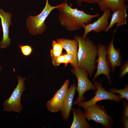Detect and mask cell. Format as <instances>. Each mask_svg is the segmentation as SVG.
Segmentation results:
<instances>
[{
    "instance_id": "cell-1",
    "label": "cell",
    "mask_w": 128,
    "mask_h": 128,
    "mask_svg": "<svg viewBox=\"0 0 128 128\" xmlns=\"http://www.w3.org/2000/svg\"><path fill=\"white\" fill-rule=\"evenodd\" d=\"M67 1L59 5L57 8L59 11V21L60 24L68 31L73 32L83 27L95 18L98 17L99 14L90 15L85 13L83 10L73 8L69 5Z\"/></svg>"
},
{
    "instance_id": "cell-2",
    "label": "cell",
    "mask_w": 128,
    "mask_h": 128,
    "mask_svg": "<svg viewBox=\"0 0 128 128\" xmlns=\"http://www.w3.org/2000/svg\"><path fill=\"white\" fill-rule=\"evenodd\" d=\"M74 39L78 43L77 68L85 69L91 77L97 68L96 59L98 55L97 46L87 37L84 38L82 36L76 35Z\"/></svg>"
},
{
    "instance_id": "cell-3",
    "label": "cell",
    "mask_w": 128,
    "mask_h": 128,
    "mask_svg": "<svg viewBox=\"0 0 128 128\" xmlns=\"http://www.w3.org/2000/svg\"><path fill=\"white\" fill-rule=\"evenodd\" d=\"M59 5L51 6L48 0H46L44 8L39 14L34 16H29L27 18L26 25L29 32L33 35L42 33L46 29L45 22L46 18L51 11Z\"/></svg>"
},
{
    "instance_id": "cell-4",
    "label": "cell",
    "mask_w": 128,
    "mask_h": 128,
    "mask_svg": "<svg viewBox=\"0 0 128 128\" xmlns=\"http://www.w3.org/2000/svg\"><path fill=\"white\" fill-rule=\"evenodd\" d=\"M71 71L76 76L77 79V86L76 90L78 93V97L77 100L73 102L74 104L76 105L86 99L83 96L86 91L90 90L95 91L97 89L95 85L89 79L88 73L86 70L73 68Z\"/></svg>"
},
{
    "instance_id": "cell-5",
    "label": "cell",
    "mask_w": 128,
    "mask_h": 128,
    "mask_svg": "<svg viewBox=\"0 0 128 128\" xmlns=\"http://www.w3.org/2000/svg\"><path fill=\"white\" fill-rule=\"evenodd\" d=\"M83 114L88 121L93 120L107 128H111L113 121L103 106L96 104L84 108Z\"/></svg>"
},
{
    "instance_id": "cell-6",
    "label": "cell",
    "mask_w": 128,
    "mask_h": 128,
    "mask_svg": "<svg viewBox=\"0 0 128 128\" xmlns=\"http://www.w3.org/2000/svg\"><path fill=\"white\" fill-rule=\"evenodd\" d=\"M18 83L11 96L3 102L4 111H13L19 113L23 108L21 104V97L23 92L25 90L24 82L26 78L17 75Z\"/></svg>"
},
{
    "instance_id": "cell-7",
    "label": "cell",
    "mask_w": 128,
    "mask_h": 128,
    "mask_svg": "<svg viewBox=\"0 0 128 128\" xmlns=\"http://www.w3.org/2000/svg\"><path fill=\"white\" fill-rule=\"evenodd\" d=\"M94 84L97 89L95 92V96L89 101H81L77 103V104L79 107H82L84 109L95 105L98 101L103 100L113 101L117 103L122 100L120 96L106 91L100 82L95 81Z\"/></svg>"
},
{
    "instance_id": "cell-8",
    "label": "cell",
    "mask_w": 128,
    "mask_h": 128,
    "mask_svg": "<svg viewBox=\"0 0 128 128\" xmlns=\"http://www.w3.org/2000/svg\"><path fill=\"white\" fill-rule=\"evenodd\" d=\"M98 48V58L96 60L98 63L96 72L91 82H93L96 78L101 74H103L106 77L108 83L111 85L112 83L110 80V74L112 71L108 66L106 59L107 55V46L101 43H99L97 45Z\"/></svg>"
},
{
    "instance_id": "cell-9",
    "label": "cell",
    "mask_w": 128,
    "mask_h": 128,
    "mask_svg": "<svg viewBox=\"0 0 128 128\" xmlns=\"http://www.w3.org/2000/svg\"><path fill=\"white\" fill-rule=\"evenodd\" d=\"M69 83V80H66L52 98L47 101L46 106L50 111L55 113L61 110L68 89Z\"/></svg>"
},
{
    "instance_id": "cell-10",
    "label": "cell",
    "mask_w": 128,
    "mask_h": 128,
    "mask_svg": "<svg viewBox=\"0 0 128 128\" xmlns=\"http://www.w3.org/2000/svg\"><path fill=\"white\" fill-rule=\"evenodd\" d=\"M111 10L107 9L103 12V15L96 21L87 25L84 24L83 27L84 31L82 37L86 38L87 34L90 32L97 33L103 31L106 32L109 24L108 20L111 15Z\"/></svg>"
},
{
    "instance_id": "cell-11",
    "label": "cell",
    "mask_w": 128,
    "mask_h": 128,
    "mask_svg": "<svg viewBox=\"0 0 128 128\" xmlns=\"http://www.w3.org/2000/svg\"><path fill=\"white\" fill-rule=\"evenodd\" d=\"M12 14L9 12H6L2 9H0V18L1 19L3 36L0 41V48L4 49L9 46L11 39L9 37V28L12 24L11 18Z\"/></svg>"
},
{
    "instance_id": "cell-12",
    "label": "cell",
    "mask_w": 128,
    "mask_h": 128,
    "mask_svg": "<svg viewBox=\"0 0 128 128\" xmlns=\"http://www.w3.org/2000/svg\"><path fill=\"white\" fill-rule=\"evenodd\" d=\"M116 31L114 32V35L110 41L107 46V56L106 59L108 64L111 69L113 73L114 72L116 67L120 66L122 60V57L119 49L114 48V39Z\"/></svg>"
},
{
    "instance_id": "cell-13",
    "label": "cell",
    "mask_w": 128,
    "mask_h": 128,
    "mask_svg": "<svg viewBox=\"0 0 128 128\" xmlns=\"http://www.w3.org/2000/svg\"><path fill=\"white\" fill-rule=\"evenodd\" d=\"M76 85L73 83L69 88L65 99L63 106L60 111L64 120L68 119L70 110H72L73 99L75 93Z\"/></svg>"
},
{
    "instance_id": "cell-14",
    "label": "cell",
    "mask_w": 128,
    "mask_h": 128,
    "mask_svg": "<svg viewBox=\"0 0 128 128\" xmlns=\"http://www.w3.org/2000/svg\"><path fill=\"white\" fill-rule=\"evenodd\" d=\"M126 8H122L113 12L111 17L110 22L106 29V32L109 31L116 23L117 28L123 25L127 24L126 18L128 16Z\"/></svg>"
},
{
    "instance_id": "cell-15",
    "label": "cell",
    "mask_w": 128,
    "mask_h": 128,
    "mask_svg": "<svg viewBox=\"0 0 128 128\" xmlns=\"http://www.w3.org/2000/svg\"><path fill=\"white\" fill-rule=\"evenodd\" d=\"M97 4L101 10L103 12L107 9L114 12L120 9L128 8L125 2L122 0H102Z\"/></svg>"
},
{
    "instance_id": "cell-16",
    "label": "cell",
    "mask_w": 128,
    "mask_h": 128,
    "mask_svg": "<svg viewBox=\"0 0 128 128\" xmlns=\"http://www.w3.org/2000/svg\"><path fill=\"white\" fill-rule=\"evenodd\" d=\"M72 110L73 115V120L70 128H91L86 119L82 112L80 108L78 109L73 108Z\"/></svg>"
},
{
    "instance_id": "cell-17",
    "label": "cell",
    "mask_w": 128,
    "mask_h": 128,
    "mask_svg": "<svg viewBox=\"0 0 128 128\" xmlns=\"http://www.w3.org/2000/svg\"><path fill=\"white\" fill-rule=\"evenodd\" d=\"M56 41L61 44L63 48L66 51L67 53L73 54L77 58V49L78 43L77 40L74 39L71 40L66 38H60L57 39Z\"/></svg>"
},
{
    "instance_id": "cell-18",
    "label": "cell",
    "mask_w": 128,
    "mask_h": 128,
    "mask_svg": "<svg viewBox=\"0 0 128 128\" xmlns=\"http://www.w3.org/2000/svg\"><path fill=\"white\" fill-rule=\"evenodd\" d=\"M109 91L114 94L117 93L120 95V97L122 99H125L128 100V85H125L124 88L123 89H119L114 87H112L109 90Z\"/></svg>"
},
{
    "instance_id": "cell-19",
    "label": "cell",
    "mask_w": 128,
    "mask_h": 128,
    "mask_svg": "<svg viewBox=\"0 0 128 128\" xmlns=\"http://www.w3.org/2000/svg\"><path fill=\"white\" fill-rule=\"evenodd\" d=\"M18 46L22 55L25 56H29L33 52V48L29 45L19 44Z\"/></svg>"
},
{
    "instance_id": "cell-20",
    "label": "cell",
    "mask_w": 128,
    "mask_h": 128,
    "mask_svg": "<svg viewBox=\"0 0 128 128\" xmlns=\"http://www.w3.org/2000/svg\"><path fill=\"white\" fill-rule=\"evenodd\" d=\"M52 63L53 65L56 67L60 64H64L65 62L64 55H62L60 56L57 57H51Z\"/></svg>"
},
{
    "instance_id": "cell-21",
    "label": "cell",
    "mask_w": 128,
    "mask_h": 128,
    "mask_svg": "<svg viewBox=\"0 0 128 128\" xmlns=\"http://www.w3.org/2000/svg\"><path fill=\"white\" fill-rule=\"evenodd\" d=\"M120 69L119 77H123L128 72V60L127 59L124 63L120 66Z\"/></svg>"
},
{
    "instance_id": "cell-22",
    "label": "cell",
    "mask_w": 128,
    "mask_h": 128,
    "mask_svg": "<svg viewBox=\"0 0 128 128\" xmlns=\"http://www.w3.org/2000/svg\"><path fill=\"white\" fill-rule=\"evenodd\" d=\"M52 49L53 50L57 51H62L63 48L60 44L56 41L53 40L52 43Z\"/></svg>"
},
{
    "instance_id": "cell-23",
    "label": "cell",
    "mask_w": 128,
    "mask_h": 128,
    "mask_svg": "<svg viewBox=\"0 0 128 128\" xmlns=\"http://www.w3.org/2000/svg\"><path fill=\"white\" fill-rule=\"evenodd\" d=\"M123 116L128 118V103L125 100L123 102Z\"/></svg>"
},
{
    "instance_id": "cell-24",
    "label": "cell",
    "mask_w": 128,
    "mask_h": 128,
    "mask_svg": "<svg viewBox=\"0 0 128 128\" xmlns=\"http://www.w3.org/2000/svg\"><path fill=\"white\" fill-rule=\"evenodd\" d=\"M102 0H78L77 3L79 6H81V4L83 2L90 4H94L97 3Z\"/></svg>"
},
{
    "instance_id": "cell-25",
    "label": "cell",
    "mask_w": 128,
    "mask_h": 128,
    "mask_svg": "<svg viewBox=\"0 0 128 128\" xmlns=\"http://www.w3.org/2000/svg\"><path fill=\"white\" fill-rule=\"evenodd\" d=\"M122 122L123 127L124 128H128V118L123 116Z\"/></svg>"
},
{
    "instance_id": "cell-26",
    "label": "cell",
    "mask_w": 128,
    "mask_h": 128,
    "mask_svg": "<svg viewBox=\"0 0 128 128\" xmlns=\"http://www.w3.org/2000/svg\"><path fill=\"white\" fill-rule=\"evenodd\" d=\"M62 52L54 50L52 49L50 50V56L51 57H58L62 54Z\"/></svg>"
},
{
    "instance_id": "cell-27",
    "label": "cell",
    "mask_w": 128,
    "mask_h": 128,
    "mask_svg": "<svg viewBox=\"0 0 128 128\" xmlns=\"http://www.w3.org/2000/svg\"><path fill=\"white\" fill-rule=\"evenodd\" d=\"M2 67L1 66H0V72L1 71V70H2Z\"/></svg>"
},
{
    "instance_id": "cell-28",
    "label": "cell",
    "mask_w": 128,
    "mask_h": 128,
    "mask_svg": "<svg viewBox=\"0 0 128 128\" xmlns=\"http://www.w3.org/2000/svg\"><path fill=\"white\" fill-rule=\"evenodd\" d=\"M122 0L123 1L125 2H128V0Z\"/></svg>"
}]
</instances>
